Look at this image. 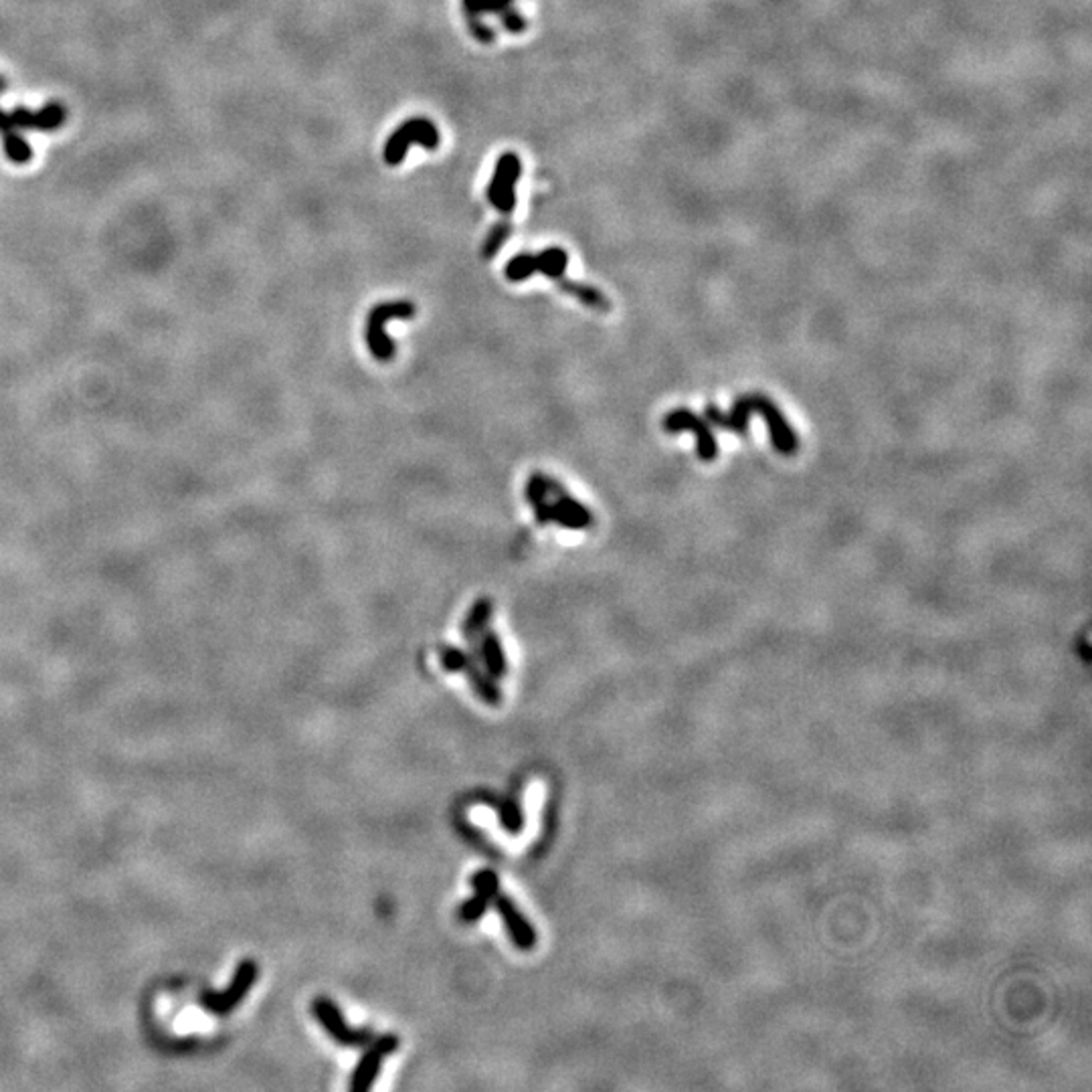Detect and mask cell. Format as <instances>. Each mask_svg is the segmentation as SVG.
I'll list each match as a JSON object with an SVG mask.
<instances>
[{"mask_svg":"<svg viewBox=\"0 0 1092 1092\" xmlns=\"http://www.w3.org/2000/svg\"><path fill=\"white\" fill-rule=\"evenodd\" d=\"M259 979V965L255 959H244L237 965L229 985L221 991L205 989L199 995V1006L205 1008L213 1016H229L233 1010L240 1008L248 993L255 987Z\"/></svg>","mask_w":1092,"mask_h":1092,"instance_id":"obj_1","label":"cell"},{"mask_svg":"<svg viewBox=\"0 0 1092 1092\" xmlns=\"http://www.w3.org/2000/svg\"><path fill=\"white\" fill-rule=\"evenodd\" d=\"M417 308L413 302L409 300H397V302H383V304H376L370 312H368V318H366V345H368V350L370 354L381 360V362H387L395 356L397 352V347L395 343L389 339V335L385 332L387 328V322L391 320H411L415 316Z\"/></svg>","mask_w":1092,"mask_h":1092,"instance_id":"obj_2","label":"cell"},{"mask_svg":"<svg viewBox=\"0 0 1092 1092\" xmlns=\"http://www.w3.org/2000/svg\"><path fill=\"white\" fill-rule=\"evenodd\" d=\"M312 1016L318 1020L322 1030L330 1040H335L343 1048H364L366 1043L374 1038V1032L370 1028H356L350 1026L341 1010V1006L330 1000L326 995L316 997L310 1004Z\"/></svg>","mask_w":1092,"mask_h":1092,"instance_id":"obj_3","label":"cell"},{"mask_svg":"<svg viewBox=\"0 0 1092 1092\" xmlns=\"http://www.w3.org/2000/svg\"><path fill=\"white\" fill-rule=\"evenodd\" d=\"M440 130L432 120L409 118L389 136L383 158L389 166H399L405 160L411 145L423 147L425 150H436L440 147Z\"/></svg>","mask_w":1092,"mask_h":1092,"instance_id":"obj_4","label":"cell"},{"mask_svg":"<svg viewBox=\"0 0 1092 1092\" xmlns=\"http://www.w3.org/2000/svg\"><path fill=\"white\" fill-rule=\"evenodd\" d=\"M401 1046V1038L397 1034L376 1036L362 1048V1054L350 1074L348 1088L352 1092H368L376 1082L381 1068L389 1056H393Z\"/></svg>","mask_w":1092,"mask_h":1092,"instance_id":"obj_5","label":"cell"},{"mask_svg":"<svg viewBox=\"0 0 1092 1092\" xmlns=\"http://www.w3.org/2000/svg\"><path fill=\"white\" fill-rule=\"evenodd\" d=\"M663 432L670 436L678 434H694L696 436V455L710 463L719 457V444L715 434H712V425L706 417L694 413L692 409H674L661 421Z\"/></svg>","mask_w":1092,"mask_h":1092,"instance_id":"obj_6","label":"cell"},{"mask_svg":"<svg viewBox=\"0 0 1092 1092\" xmlns=\"http://www.w3.org/2000/svg\"><path fill=\"white\" fill-rule=\"evenodd\" d=\"M522 174V162L516 152H504L494 168L488 184V201L504 217H512L516 209V184Z\"/></svg>","mask_w":1092,"mask_h":1092,"instance_id":"obj_7","label":"cell"},{"mask_svg":"<svg viewBox=\"0 0 1092 1092\" xmlns=\"http://www.w3.org/2000/svg\"><path fill=\"white\" fill-rule=\"evenodd\" d=\"M748 397H750L752 415H761L769 427V436L775 451L781 455H793L799 449V438L793 432V427L787 421L785 413L769 397L761 393H754Z\"/></svg>","mask_w":1092,"mask_h":1092,"instance_id":"obj_8","label":"cell"},{"mask_svg":"<svg viewBox=\"0 0 1092 1092\" xmlns=\"http://www.w3.org/2000/svg\"><path fill=\"white\" fill-rule=\"evenodd\" d=\"M492 907L496 909L508 939L512 941V944L518 948V951H533L539 943L537 929L531 923V919L518 909L516 902L500 890L492 902Z\"/></svg>","mask_w":1092,"mask_h":1092,"instance_id":"obj_9","label":"cell"},{"mask_svg":"<svg viewBox=\"0 0 1092 1092\" xmlns=\"http://www.w3.org/2000/svg\"><path fill=\"white\" fill-rule=\"evenodd\" d=\"M704 417L708 419L710 425L715 427H721L723 432H729V434H735V436H746L748 432V419L752 417V407H750V397L748 395H743L739 397L731 411H723L719 409L717 405H708L704 409Z\"/></svg>","mask_w":1092,"mask_h":1092,"instance_id":"obj_10","label":"cell"},{"mask_svg":"<svg viewBox=\"0 0 1092 1092\" xmlns=\"http://www.w3.org/2000/svg\"><path fill=\"white\" fill-rule=\"evenodd\" d=\"M550 522L568 531H585L593 525V512L564 492L550 500Z\"/></svg>","mask_w":1092,"mask_h":1092,"instance_id":"obj_11","label":"cell"},{"mask_svg":"<svg viewBox=\"0 0 1092 1092\" xmlns=\"http://www.w3.org/2000/svg\"><path fill=\"white\" fill-rule=\"evenodd\" d=\"M471 653L480 659L482 666L490 676L496 680L504 678L508 674V659L500 642V636L494 630H484L482 636H478L476 642H471Z\"/></svg>","mask_w":1092,"mask_h":1092,"instance_id":"obj_12","label":"cell"},{"mask_svg":"<svg viewBox=\"0 0 1092 1092\" xmlns=\"http://www.w3.org/2000/svg\"><path fill=\"white\" fill-rule=\"evenodd\" d=\"M67 112L61 104L51 102L43 106L39 112H31L27 108H17L11 112V120L21 130H37V132H53L59 130L65 124Z\"/></svg>","mask_w":1092,"mask_h":1092,"instance_id":"obj_13","label":"cell"},{"mask_svg":"<svg viewBox=\"0 0 1092 1092\" xmlns=\"http://www.w3.org/2000/svg\"><path fill=\"white\" fill-rule=\"evenodd\" d=\"M461 674L467 678L473 694H476L482 702L488 706H500L502 704V690L498 686V680L486 672V668L480 663V659L471 653L467 659L465 668Z\"/></svg>","mask_w":1092,"mask_h":1092,"instance_id":"obj_14","label":"cell"},{"mask_svg":"<svg viewBox=\"0 0 1092 1092\" xmlns=\"http://www.w3.org/2000/svg\"><path fill=\"white\" fill-rule=\"evenodd\" d=\"M0 140H3L5 154L11 162L27 164L33 158L29 142L17 132V126L11 120V114H7L3 108H0Z\"/></svg>","mask_w":1092,"mask_h":1092,"instance_id":"obj_15","label":"cell"},{"mask_svg":"<svg viewBox=\"0 0 1092 1092\" xmlns=\"http://www.w3.org/2000/svg\"><path fill=\"white\" fill-rule=\"evenodd\" d=\"M556 286L566 294L575 298L577 302H581L583 306L591 308V310H597V312H609L611 310V300L601 292L597 290L595 286H591V283H583V281H575V279H566L564 275L560 279H556Z\"/></svg>","mask_w":1092,"mask_h":1092,"instance_id":"obj_16","label":"cell"},{"mask_svg":"<svg viewBox=\"0 0 1092 1092\" xmlns=\"http://www.w3.org/2000/svg\"><path fill=\"white\" fill-rule=\"evenodd\" d=\"M492 613H494V603L488 597H480L478 601H473L471 609L463 617L461 628H459L463 638L467 640V644L476 642L478 636H482L484 630H488Z\"/></svg>","mask_w":1092,"mask_h":1092,"instance_id":"obj_17","label":"cell"},{"mask_svg":"<svg viewBox=\"0 0 1092 1092\" xmlns=\"http://www.w3.org/2000/svg\"><path fill=\"white\" fill-rule=\"evenodd\" d=\"M566 265H568V253L562 248H546L539 255L529 253V267L533 275L543 273L548 279L556 281L564 275Z\"/></svg>","mask_w":1092,"mask_h":1092,"instance_id":"obj_18","label":"cell"},{"mask_svg":"<svg viewBox=\"0 0 1092 1092\" xmlns=\"http://www.w3.org/2000/svg\"><path fill=\"white\" fill-rule=\"evenodd\" d=\"M498 824L510 836H518L525 830V812H522V805L514 797L502 799L498 803Z\"/></svg>","mask_w":1092,"mask_h":1092,"instance_id":"obj_19","label":"cell"},{"mask_svg":"<svg viewBox=\"0 0 1092 1092\" xmlns=\"http://www.w3.org/2000/svg\"><path fill=\"white\" fill-rule=\"evenodd\" d=\"M490 907H492V900H488L486 896H480L476 892H471V896L465 898L461 905L457 907L455 917L463 925H476L486 917Z\"/></svg>","mask_w":1092,"mask_h":1092,"instance_id":"obj_20","label":"cell"},{"mask_svg":"<svg viewBox=\"0 0 1092 1092\" xmlns=\"http://www.w3.org/2000/svg\"><path fill=\"white\" fill-rule=\"evenodd\" d=\"M510 235H512V223H510V217H504L490 229L488 237L484 240V246H482L484 259H494L502 249V246L510 240Z\"/></svg>","mask_w":1092,"mask_h":1092,"instance_id":"obj_21","label":"cell"},{"mask_svg":"<svg viewBox=\"0 0 1092 1092\" xmlns=\"http://www.w3.org/2000/svg\"><path fill=\"white\" fill-rule=\"evenodd\" d=\"M469 886H471V890L476 892V894L486 896L488 900L494 902L496 894L500 892V878H498V874H496L494 870H490V868H480V870H476V872L471 874Z\"/></svg>","mask_w":1092,"mask_h":1092,"instance_id":"obj_22","label":"cell"},{"mask_svg":"<svg viewBox=\"0 0 1092 1092\" xmlns=\"http://www.w3.org/2000/svg\"><path fill=\"white\" fill-rule=\"evenodd\" d=\"M438 657H440V663H442L444 670H447L451 674H461L467 659L471 657V651H465L461 647L446 644V645H440Z\"/></svg>","mask_w":1092,"mask_h":1092,"instance_id":"obj_23","label":"cell"},{"mask_svg":"<svg viewBox=\"0 0 1092 1092\" xmlns=\"http://www.w3.org/2000/svg\"><path fill=\"white\" fill-rule=\"evenodd\" d=\"M465 21H467L469 33H471L473 37H476L480 43H486V45H488V43H494L496 33H494L488 25H484L480 17H476V15H465Z\"/></svg>","mask_w":1092,"mask_h":1092,"instance_id":"obj_24","label":"cell"},{"mask_svg":"<svg viewBox=\"0 0 1092 1092\" xmlns=\"http://www.w3.org/2000/svg\"><path fill=\"white\" fill-rule=\"evenodd\" d=\"M498 17H500L504 29L510 31V33H522V31H527V27H529L527 19L522 17L520 13H516L512 7H508L506 11H502Z\"/></svg>","mask_w":1092,"mask_h":1092,"instance_id":"obj_25","label":"cell"},{"mask_svg":"<svg viewBox=\"0 0 1092 1092\" xmlns=\"http://www.w3.org/2000/svg\"><path fill=\"white\" fill-rule=\"evenodd\" d=\"M498 3H500L502 7H512V3H514V0H498Z\"/></svg>","mask_w":1092,"mask_h":1092,"instance_id":"obj_26","label":"cell"},{"mask_svg":"<svg viewBox=\"0 0 1092 1092\" xmlns=\"http://www.w3.org/2000/svg\"><path fill=\"white\" fill-rule=\"evenodd\" d=\"M5 87H7V83H5V79H3V77H0V93H3V91H5Z\"/></svg>","mask_w":1092,"mask_h":1092,"instance_id":"obj_27","label":"cell"}]
</instances>
